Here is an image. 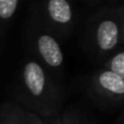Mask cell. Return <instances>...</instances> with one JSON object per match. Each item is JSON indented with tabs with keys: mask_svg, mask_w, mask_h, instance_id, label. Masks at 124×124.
I'll return each mask as SVG.
<instances>
[{
	"mask_svg": "<svg viewBox=\"0 0 124 124\" xmlns=\"http://www.w3.org/2000/svg\"><path fill=\"white\" fill-rule=\"evenodd\" d=\"M106 67L116 73L117 76L124 78V52L123 50H118L114 52L106 62H105Z\"/></svg>",
	"mask_w": 124,
	"mask_h": 124,
	"instance_id": "52a82bcc",
	"label": "cell"
},
{
	"mask_svg": "<svg viewBox=\"0 0 124 124\" xmlns=\"http://www.w3.org/2000/svg\"><path fill=\"white\" fill-rule=\"evenodd\" d=\"M17 99L28 111L41 118H51L58 114L63 94L49 71L37 60H27L21 70Z\"/></svg>",
	"mask_w": 124,
	"mask_h": 124,
	"instance_id": "6da1fadb",
	"label": "cell"
},
{
	"mask_svg": "<svg viewBox=\"0 0 124 124\" xmlns=\"http://www.w3.org/2000/svg\"><path fill=\"white\" fill-rule=\"evenodd\" d=\"M47 12L55 23L67 24L72 21L73 14L67 0H49Z\"/></svg>",
	"mask_w": 124,
	"mask_h": 124,
	"instance_id": "8992f818",
	"label": "cell"
},
{
	"mask_svg": "<svg viewBox=\"0 0 124 124\" xmlns=\"http://www.w3.org/2000/svg\"><path fill=\"white\" fill-rule=\"evenodd\" d=\"M18 0H0V20H10L17 9Z\"/></svg>",
	"mask_w": 124,
	"mask_h": 124,
	"instance_id": "ba28073f",
	"label": "cell"
},
{
	"mask_svg": "<svg viewBox=\"0 0 124 124\" xmlns=\"http://www.w3.org/2000/svg\"><path fill=\"white\" fill-rule=\"evenodd\" d=\"M122 41V33L118 24L113 20H103L99 23L95 31L93 41V52L95 60L106 62Z\"/></svg>",
	"mask_w": 124,
	"mask_h": 124,
	"instance_id": "3957f363",
	"label": "cell"
},
{
	"mask_svg": "<svg viewBox=\"0 0 124 124\" xmlns=\"http://www.w3.org/2000/svg\"><path fill=\"white\" fill-rule=\"evenodd\" d=\"M62 120L63 124H91L89 120H86L83 116H80L77 112H66L62 114Z\"/></svg>",
	"mask_w": 124,
	"mask_h": 124,
	"instance_id": "9c48e42d",
	"label": "cell"
},
{
	"mask_svg": "<svg viewBox=\"0 0 124 124\" xmlns=\"http://www.w3.org/2000/svg\"><path fill=\"white\" fill-rule=\"evenodd\" d=\"M35 55L38 62L50 71H60L63 66V52L61 50L58 41L50 34L43 33L35 39Z\"/></svg>",
	"mask_w": 124,
	"mask_h": 124,
	"instance_id": "277c9868",
	"label": "cell"
},
{
	"mask_svg": "<svg viewBox=\"0 0 124 124\" xmlns=\"http://www.w3.org/2000/svg\"><path fill=\"white\" fill-rule=\"evenodd\" d=\"M45 124H63V120H62V114H56L55 117L51 118H44Z\"/></svg>",
	"mask_w": 124,
	"mask_h": 124,
	"instance_id": "30bf717a",
	"label": "cell"
},
{
	"mask_svg": "<svg viewBox=\"0 0 124 124\" xmlns=\"http://www.w3.org/2000/svg\"><path fill=\"white\" fill-rule=\"evenodd\" d=\"M88 93L94 101L116 107L124 96V78L109 71L106 66L94 74L88 82Z\"/></svg>",
	"mask_w": 124,
	"mask_h": 124,
	"instance_id": "7a4b0ae2",
	"label": "cell"
},
{
	"mask_svg": "<svg viewBox=\"0 0 124 124\" xmlns=\"http://www.w3.org/2000/svg\"><path fill=\"white\" fill-rule=\"evenodd\" d=\"M0 124H45V122L18 102H5L0 107Z\"/></svg>",
	"mask_w": 124,
	"mask_h": 124,
	"instance_id": "5b68a950",
	"label": "cell"
}]
</instances>
